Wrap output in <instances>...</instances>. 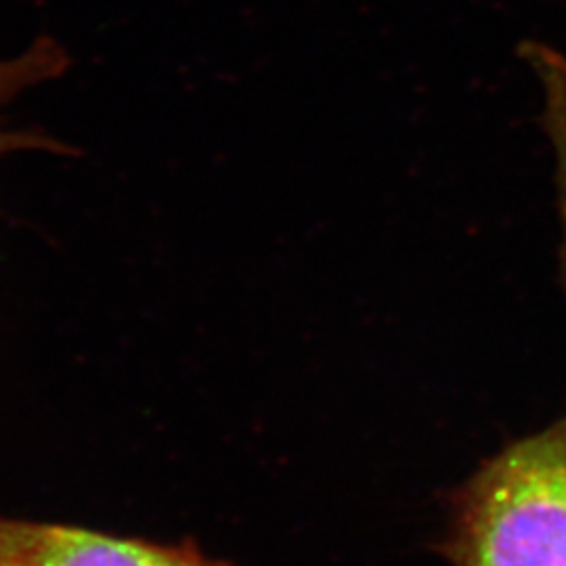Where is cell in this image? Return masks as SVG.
Instances as JSON below:
<instances>
[{"instance_id":"1","label":"cell","mask_w":566,"mask_h":566,"mask_svg":"<svg viewBox=\"0 0 566 566\" xmlns=\"http://www.w3.org/2000/svg\"><path fill=\"white\" fill-rule=\"evenodd\" d=\"M446 554L455 566H566V416L465 481Z\"/></svg>"},{"instance_id":"2","label":"cell","mask_w":566,"mask_h":566,"mask_svg":"<svg viewBox=\"0 0 566 566\" xmlns=\"http://www.w3.org/2000/svg\"><path fill=\"white\" fill-rule=\"evenodd\" d=\"M0 566H233L191 544L164 546L0 516Z\"/></svg>"},{"instance_id":"3","label":"cell","mask_w":566,"mask_h":566,"mask_svg":"<svg viewBox=\"0 0 566 566\" xmlns=\"http://www.w3.org/2000/svg\"><path fill=\"white\" fill-rule=\"evenodd\" d=\"M70 67V55L63 44L51 36H41L23 53L11 60H0V158L23 149L63 151V145L53 137L28 130H9L4 126L7 105L39 84L55 81Z\"/></svg>"}]
</instances>
